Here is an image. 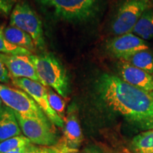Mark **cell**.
<instances>
[{"instance_id": "1", "label": "cell", "mask_w": 153, "mask_h": 153, "mask_svg": "<svg viewBox=\"0 0 153 153\" xmlns=\"http://www.w3.org/2000/svg\"><path fill=\"white\" fill-rule=\"evenodd\" d=\"M97 90L107 107L140 128L153 129V97L114 74H103Z\"/></svg>"}, {"instance_id": "2", "label": "cell", "mask_w": 153, "mask_h": 153, "mask_svg": "<svg viewBox=\"0 0 153 153\" xmlns=\"http://www.w3.org/2000/svg\"><path fill=\"white\" fill-rule=\"evenodd\" d=\"M36 73L45 87H49L66 98L70 91V81L66 70L56 57L50 53L29 55Z\"/></svg>"}, {"instance_id": "3", "label": "cell", "mask_w": 153, "mask_h": 153, "mask_svg": "<svg viewBox=\"0 0 153 153\" xmlns=\"http://www.w3.org/2000/svg\"><path fill=\"white\" fill-rule=\"evenodd\" d=\"M57 17L69 22L91 19L100 9L102 0H36Z\"/></svg>"}, {"instance_id": "4", "label": "cell", "mask_w": 153, "mask_h": 153, "mask_svg": "<svg viewBox=\"0 0 153 153\" xmlns=\"http://www.w3.org/2000/svg\"><path fill=\"white\" fill-rule=\"evenodd\" d=\"M0 97L5 106L14 112L38 120L53 127V125L36 101L22 89L12 88L0 83Z\"/></svg>"}, {"instance_id": "5", "label": "cell", "mask_w": 153, "mask_h": 153, "mask_svg": "<svg viewBox=\"0 0 153 153\" xmlns=\"http://www.w3.org/2000/svg\"><path fill=\"white\" fill-rule=\"evenodd\" d=\"M10 26L29 34L36 47L44 50L45 42L41 19L26 1L17 2L10 14Z\"/></svg>"}, {"instance_id": "6", "label": "cell", "mask_w": 153, "mask_h": 153, "mask_svg": "<svg viewBox=\"0 0 153 153\" xmlns=\"http://www.w3.org/2000/svg\"><path fill=\"white\" fill-rule=\"evenodd\" d=\"M152 7L150 0H125L118 8L113 22V33L121 36L131 33L143 13Z\"/></svg>"}, {"instance_id": "7", "label": "cell", "mask_w": 153, "mask_h": 153, "mask_svg": "<svg viewBox=\"0 0 153 153\" xmlns=\"http://www.w3.org/2000/svg\"><path fill=\"white\" fill-rule=\"evenodd\" d=\"M11 81L13 85L26 91L33 98L53 126L63 128L64 120L51 108L46 87L40 82L27 78H11Z\"/></svg>"}, {"instance_id": "8", "label": "cell", "mask_w": 153, "mask_h": 153, "mask_svg": "<svg viewBox=\"0 0 153 153\" xmlns=\"http://www.w3.org/2000/svg\"><path fill=\"white\" fill-rule=\"evenodd\" d=\"M22 133L30 140L32 144L40 146L52 147L57 144V136L53 127L40 120L14 112Z\"/></svg>"}, {"instance_id": "9", "label": "cell", "mask_w": 153, "mask_h": 153, "mask_svg": "<svg viewBox=\"0 0 153 153\" xmlns=\"http://www.w3.org/2000/svg\"><path fill=\"white\" fill-rule=\"evenodd\" d=\"M106 48L111 54L121 60L149 49L145 40L132 33L118 36L107 43Z\"/></svg>"}, {"instance_id": "10", "label": "cell", "mask_w": 153, "mask_h": 153, "mask_svg": "<svg viewBox=\"0 0 153 153\" xmlns=\"http://www.w3.org/2000/svg\"><path fill=\"white\" fill-rule=\"evenodd\" d=\"M0 58L10 74L11 78H27L41 83L29 55H14L0 53Z\"/></svg>"}, {"instance_id": "11", "label": "cell", "mask_w": 153, "mask_h": 153, "mask_svg": "<svg viewBox=\"0 0 153 153\" xmlns=\"http://www.w3.org/2000/svg\"><path fill=\"white\" fill-rule=\"evenodd\" d=\"M120 78L132 86L148 92L153 91V76L148 72L121 60L118 64Z\"/></svg>"}, {"instance_id": "12", "label": "cell", "mask_w": 153, "mask_h": 153, "mask_svg": "<svg viewBox=\"0 0 153 153\" xmlns=\"http://www.w3.org/2000/svg\"><path fill=\"white\" fill-rule=\"evenodd\" d=\"M83 140L81 126L77 116L75 105H70L64 120L63 135L57 146L77 149Z\"/></svg>"}, {"instance_id": "13", "label": "cell", "mask_w": 153, "mask_h": 153, "mask_svg": "<svg viewBox=\"0 0 153 153\" xmlns=\"http://www.w3.org/2000/svg\"><path fill=\"white\" fill-rule=\"evenodd\" d=\"M22 133L14 111L5 106L0 114V143L11 137L22 135Z\"/></svg>"}, {"instance_id": "14", "label": "cell", "mask_w": 153, "mask_h": 153, "mask_svg": "<svg viewBox=\"0 0 153 153\" xmlns=\"http://www.w3.org/2000/svg\"><path fill=\"white\" fill-rule=\"evenodd\" d=\"M4 34L6 39L13 45L27 49L31 53L35 51L36 45L32 38L29 34L21 30L20 28L9 26L4 28Z\"/></svg>"}, {"instance_id": "15", "label": "cell", "mask_w": 153, "mask_h": 153, "mask_svg": "<svg viewBox=\"0 0 153 153\" xmlns=\"http://www.w3.org/2000/svg\"><path fill=\"white\" fill-rule=\"evenodd\" d=\"M133 34L143 40L153 38V8L149 9L143 13L142 16L134 26Z\"/></svg>"}, {"instance_id": "16", "label": "cell", "mask_w": 153, "mask_h": 153, "mask_svg": "<svg viewBox=\"0 0 153 153\" xmlns=\"http://www.w3.org/2000/svg\"><path fill=\"white\" fill-rule=\"evenodd\" d=\"M124 60L149 74H153V53L149 49L140 51Z\"/></svg>"}, {"instance_id": "17", "label": "cell", "mask_w": 153, "mask_h": 153, "mask_svg": "<svg viewBox=\"0 0 153 153\" xmlns=\"http://www.w3.org/2000/svg\"><path fill=\"white\" fill-rule=\"evenodd\" d=\"M131 144L136 153H152L153 129L138 134L133 139Z\"/></svg>"}, {"instance_id": "18", "label": "cell", "mask_w": 153, "mask_h": 153, "mask_svg": "<svg viewBox=\"0 0 153 153\" xmlns=\"http://www.w3.org/2000/svg\"><path fill=\"white\" fill-rule=\"evenodd\" d=\"M4 26H0V53L14 55H33L27 49L13 45L6 39L4 34Z\"/></svg>"}, {"instance_id": "19", "label": "cell", "mask_w": 153, "mask_h": 153, "mask_svg": "<svg viewBox=\"0 0 153 153\" xmlns=\"http://www.w3.org/2000/svg\"><path fill=\"white\" fill-rule=\"evenodd\" d=\"M31 144L30 140L25 135H18L0 143V153H4Z\"/></svg>"}, {"instance_id": "20", "label": "cell", "mask_w": 153, "mask_h": 153, "mask_svg": "<svg viewBox=\"0 0 153 153\" xmlns=\"http://www.w3.org/2000/svg\"><path fill=\"white\" fill-rule=\"evenodd\" d=\"M46 88L48 97V101L51 108L64 120V118H65V103L62 99L61 96L59 95L57 92H55L54 89L49 87H46Z\"/></svg>"}, {"instance_id": "21", "label": "cell", "mask_w": 153, "mask_h": 153, "mask_svg": "<svg viewBox=\"0 0 153 153\" xmlns=\"http://www.w3.org/2000/svg\"><path fill=\"white\" fill-rule=\"evenodd\" d=\"M24 153H59V148L55 146H36L31 143L27 147Z\"/></svg>"}, {"instance_id": "22", "label": "cell", "mask_w": 153, "mask_h": 153, "mask_svg": "<svg viewBox=\"0 0 153 153\" xmlns=\"http://www.w3.org/2000/svg\"><path fill=\"white\" fill-rule=\"evenodd\" d=\"M17 3V0H0V14L8 16Z\"/></svg>"}, {"instance_id": "23", "label": "cell", "mask_w": 153, "mask_h": 153, "mask_svg": "<svg viewBox=\"0 0 153 153\" xmlns=\"http://www.w3.org/2000/svg\"><path fill=\"white\" fill-rule=\"evenodd\" d=\"M10 79V74L0 58V83H8Z\"/></svg>"}, {"instance_id": "24", "label": "cell", "mask_w": 153, "mask_h": 153, "mask_svg": "<svg viewBox=\"0 0 153 153\" xmlns=\"http://www.w3.org/2000/svg\"><path fill=\"white\" fill-rule=\"evenodd\" d=\"M59 148V153H79L77 149L68 148L65 146H57Z\"/></svg>"}, {"instance_id": "25", "label": "cell", "mask_w": 153, "mask_h": 153, "mask_svg": "<svg viewBox=\"0 0 153 153\" xmlns=\"http://www.w3.org/2000/svg\"><path fill=\"white\" fill-rule=\"evenodd\" d=\"M82 153H103L99 148L96 147H87L82 151Z\"/></svg>"}, {"instance_id": "26", "label": "cell", "mask_w": 153, "mask_h": 153, "mask_svg": "<svg viewBox=\"0 0 153 153\" xmlns=\"http://www.w3.org/2000/svg\"><path fill=\"white\" fill-rule=\"evenodd\" d=\"M28 146L26 147H23V148H20L18 149H15V150L9 151V152H4V153H24L25 151H26V148H27Z\"/></svg>"}, {"instance_id": "27", "label": "cell", "mask_w": 153, "mask_h": 153, "mask_svg": "<svg viewBox=\"0 0 153 153\" xmlns=\"http://www.w3.org/2000/svg\"><path fill=\"white\" fill-rule=\"evenodd\" d=\"M4 104L2 100H1V97H0V114H1V112L3 111L4 109L5 106H4Z\"/></svg>"}, {"instance_id": "28", "label": "cell", "mask_w": 153, "mask_h": 153, "mask_svg": "<svg viewBox=\"0 0 153 153\" xmlns=\"http://www.w3.org/2000/svg\"><path fill=\"white\" fill-rule=\"evenodd\" d=\"M150 94H151V95H152L153 97V91H152V92H150Z\"/></svg>"}, {"instance_id": "29", "label": "cell", "mask_w": 153, "mask_h": 153, "mask_svg": "<svg viewBox=\"0 0 153 153\" xmlns=\"http://www.w3.org/2000/svg\"><path fill=\"white\" fill-rule=\"evenodd\" d=\"M152 153H153V152H152Z\"/></svg>"}]
</instances>
